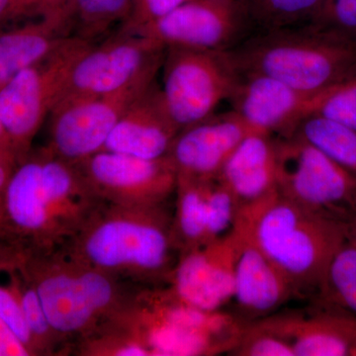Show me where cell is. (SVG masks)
Masks as SVG:
<instances>
[{"mask_svg": "<svg viewBox=\"0 0 356 356\" xmlns=\"http://www.w3.org/2000/svg\"><path fill=\"white\" fill-rule=\"evenodd\" d=\"M76 165L103 202L161 205L168 202L177 188V172L168 156L149 159L100 151Z\"/></svg>", "mask_w": 356, "mask_h": 356, "instance_id": "cell-12", "label": "cell"}, {"mask_svg": "<svg viewBox=\"0 0 356 356\" xmlns=\"http://www.w3.org/2000/svg\"><path fill=\"white\" fill-rule=\"evenodd\" d=\"M317 294L329 311L356 318V245L350 241L332 257Z\"/></svg>", "mask_w": 356, "mask_h": 356, "instance_id": "cell-24", "label": "cell"}, {"mask_svg": "<svg viewBox=\"0 0 356 356\" xmlns=\"http://www.w3.org/2000/svg\"><path fill=\"white\" fill-rule=\"evenodd\" d=\"M161 67V92L179 131L213 115L238 76L228 51L168 47Z\"/></svg>", "mask_w": 356, "mask_h": 356, "instance_id": "cell-9", "label": "cell"}, {"mask_svg": "<svg viewBox=\"0 0 356 356\" xmlns=\"http://www.w3.org/2000/svg\"><path fill=\"white\" fill-rule=\"evenodd\" d=\"M0 356H31L13 332L0 320Z\"/></svg>", "mask_w": 356, "mask_h": 356, "instance_id": "cell-35", "label": "cell"}, {"mask_svg": "<svg viewBox=\"0 0 356 356\" xmlns=\"http://www.w3.org/2000/svg\"><path fill=\"white\" fill-rule=\"evenodd\" d=\"M240 243L233 228L221 238L179 254L168 286L192 306L222 310L233 300Z\"/></svg>", "mask_w": 356, "mask_h": 356, "instance_id": "cell-14", "label": "cell"}, {"mask_svg": "<svg viewBox=\"0 0 356 356\" xmlns=\"http://www.w3.org/2000/svg\"><path fill=\"white\" fill-rule=\"evenodd\" d=\"M72 0H10L1 23L23 18H44L67 10Z\"/></svg>", "mask_w": 356, "mask_h": 356, "instance_id": "cell-32", "label": "cell"}, {"mask_svg": "<svg viewBox=\"0 0 356 356\" xmlns=\"http://www.w3.org/2000/svg\"><path fill=\"white\" fill-rule=\"evenodd\" d=\"M348 240L356 245V211L348 222Z\"/></svg>", "mask_w": 356, "mask_h": 356, "instance_id": "cell-37", "label": "cell"}, {"mask_svg": "<svg viewBox=\"0 0 356 356\" xmlns=\"http://www.w3.org/2000/svg\"><path fill=\"white\" fill-rule=\"evenodd\" d=\"M161 86L154 81L132 103L116 124L102 151L142 159L166 156L177 134Z\"/></svg>", "mask_w": 356, "mask_h": 356, "instance_id": "cell-17", "label": "cell"}, {"mask_svg": "<svg viewBox=\"0 0 356 356\" xmlns=\"http://www.w3.org/2000/svg\"><path fill=\"white\" fill-rule=\"evenodd\" d=\"M72 36L70 6L0 33V89L27 67L48 56Z\"/></svg>", "mask_w": 356, "mask_h": 356, "instance_id": "cell-21", "label": "cell"}, {"mask_svg": "<svg viewBox=\"0 0 356 356\" xmlns=\"http://www.w3.org/2000/svg\"><path fill=\"white\" fill-rule=\"evenodd\" d=\"M133 0H72V35L95 43L130 16Z\"/></svg>", "mask_w": 356, "mask_h": 356, "instance_id": "cell-25", "label": "cell"}, {"mask_svg": "<svg viewBox=\"0 0 356 356\" xmlns=\"http://www.w3.org/2000/svg\"><path fill=\"white\" fill-rule=\"evenodd\" d=\"M228 53L238 74L273 77L310 95L356 67V41L309 25L259 30Z\"/></svg>", "mask_w": 356, "mask_h": 356, "instance_id": "cell-6", "label": "cell"}, {"mask_svg": "<svg viewBox=\"0 0 356 356\" xmlns=\"http://www.w3.org/2000/svg\"><path fill=\"white\" fill-rule=\"evenodd\" d=\"M248 23L241 0H189L134 32L165 48L229 51L238 43Z\"/></svg>", "mask_w": 356, "mask_h": 356, "instance_id": "cell-13", "label": "cell"}, {"mask_svg": "<svg viewBox=\"0 0 356 356\" xmlns=\"http://www.w3.org/2000/svg\"><path fill=\"white\" fill-rule=\"evenodd\" d=\"M314 96L273 77L238 74L228 100L254 130L286 138L312 114Z\"/></svg>", "mask_w": 356, "mask_h": 356, "instance_id": "cell-15", "label": "cell"}, {"mask_svg": "<svg viewBox=\"0 0 356 356\" xmlns=\"http://www.w3.org/2000/svg\"><path fill=\"white\" fill-rule=\"evenodd\" d=\"M355 356H356V350H355Z\"/></svg>", "mask_w": 356, "mask_h": 356, "instance_id": "cell-39", "label": "cell"}, {"mask_svg": "<svg viewBox=\"0 0 356 356\" xmlns=\"http://www.w3.org/2000/svg\"><path fill=\"white\" fill-rule=\"evenodd\" d=\"M208 182L177 177L172 233L178 254L210 243L206 212Z\"/></svg>", "mask_w": 356, "mask_h": 356, "instance_id": "cell-22", "label": "cell"}, {"mask_svg": "<svg viewBox=\"0 0 356 356\" xmlns=\"http://www.w3.org/2000/svg\"><path fill=\"white\" fill-rule=\"evenodd\" d=\"M238 356H295L289 343L267 329L259 321L247 323L235 348L229 353Z\"/></svg>", "mask_w": 356, "mask_h": 356, "instance_id": "cell-30", "label": "cell"}, {"mask_svg": "<svg viewBox=\"0 0 356 356\" xmlns=\"http://www.w3.org/2000/svg\"><path fill=\"white\" fill-rule=\"evenodd\" d=\"M172 214L165 204L99 203L65 250L77 259L137 287L168 285L177 264Z\"/></svg>", "mask_w": 356, "mask_h": 356, "instance_id": "cell-2", "label": "cell"}, {"mask_svg": "<svg viewBox=\"0 0 356 356\" xmlns=\"http://www.w3.org/2000/svg\"><path fill=\"white\" fill-rule=\"evenodd\" d=\"M289 343L295 356H355L356 318L323 313H276L257 320Z\"/></svg>", "mask_w": 356, "mask_h": 356, "instance_id": "cell-19", "label": "cell"}, {"mask_svg": "<svg viewBox=\"0 0 356 356\" xmlns=\"http://www.w3.org/2000/svg\"><path fill=\"white\" fill-rule=\"evenodd\" d=\"M95 44L72 35L0 89V121L18 163L31 153L33 140L64 96L74 65Z\"/></svg>", "mask_w": 356, "mask_h": 356, "instance_id": "cell-7", "label": "cell"}, {"mask_svg": "<svg viewBox=\"0 0 356 356\" xmlns=\"http://www.w3.org/2000/svg\"><path fill=\"white\" fill-rule=\"evenodd\" d=\"M100 202L79 166L47 147L31 152L7 184L6 243L33 252L65 247Z\"/></svg>", "mask_w": 356, "mask_h": 356, "instance_id": "cell-1", "label": "cell"}, {"mask_svg": "<svg viewBox=\"0 0 356 356\" xmlns=\"http://www.w3.org/2000/svg\"><path fill=\"white\" fill-rule=\"evenodd\" d=\"M217 179L235 198L238 211L273 195L276 189L275 137L254 131L236 147Z\"/></svg>", "mask_w": 356, "mask_h": 356, "instance_id": "cell-20", "label": "cell"}, {"mask_svg": "<svg viewBox=\"0 0 356 356\" xmlns=\"http://www.w3.org/2000/svg\"><path fill=\"white\" fill-rule=\"evenodd\" d=\"M72 351L81 356H149L139 341L111 320L76 341Z\"/></svg>", "mask_w": 356, "mask_h": 356, "instance_id": "cell-28", "label": "cell"}, {"mask_svg": "<svg viewBox=\"0 0 356 356\" xmlns=\"http://www.w3.org/2000/svg\"><path fill=\"white\" fill-rule=\"evenodd\" d=\"M293 135L310 143L356 177L355 129L318 115H311L300 123Z\"/></svg>", "mask_w": 356, "mask_h": 356, "instance_id": "cell-23", "label": "cell"}, {"mask_svg": "<svg viewBox=\"0 0 356 356\" xmlns=\"http://www.w3.org/2000/svg\"><path fill=\"white\" fill-rule=\"evenodd\" d=\"M245 232L289 281L295 295L317 293L327 267L348 240V224L273 195L238 211Z\"/></svg>", "mask_w": 356, "mask_h": 356, "instance_id": "cell-3", "label": "cell"}, {"mask_svg": "<svg viewBox=\"0 0 356 356\" xmlns=\"http://www.w3.org/2000/svg\"><path fill=\"white\" fill-rule=\"evenodd\" d=\"M241 243L236 264L235 301L240 316L250 322L273 315L296 296L289 281L238 227Z\"/></svg>", "mask_w": 356, "mask_h": 356, "instance_id": "cell-18", "label": "cell"}, {"mask_svg": "<svg viewBox=\"0 0 356 356\" xmlns=\"http://www.w3.org/2000/svg\"><path fill=\"white\" fill-rule=\"evenodd\" d=\"M17 163V159L13 154L0 151V242H7L4 197H6L7 184Z\"/></svg>", "mask_w": 356, "mask_h": 356, "instance_id": "cell-34", "label": "cell"}, {"mask_svg": "<svg viewBox=\"0 0 356 356\" xmlns=\"http://www.w3.org/2000/svg\"><path fill=\"white\" fill-rule=\"evenodd\" d=\"M250 23L259 30L305 25L322 0H241Z\"/></svg>", "mask_w": 356, "mask_h": 356, "instance_id": "cell-26", "label": "cell"}, {"mask_svg": "<svg viewBox=\"0 0 356 356\" xmlns=\"http://www.w3.org/2000/svg\"><path fill=\"white\" fill-rule=\"evenodd\" d=\"M0 151L6 152V153L13 154L16 158L13 143H11L9 136L7 135L6 129H4L3 125H2L1 121H0ZM16 159H17V158H16Z\"/></svg>", "mask_w": 356, "mask_h": 356, "instance_id": "cell-36", "label": "cell"}, {"mask_svg": "<svg viewBox=\"0 0 356 356\" xmlns=\"http://www.w3.org/2000/svg\"><path fill=\"white\" fill-rule=\"evenodd\" d=\"M311 115L324 117L356 130V67L316 93Z\"/></svg>", "mask_w": 356, "mask_h": 356, "instance_id": "cell-27", "label": "cell"}, {"mask_svg": "<svg viewBox=\"0 0 356 356\" xmlns=\"http://www.w3.org/2000/svg\"><path fill=\"white\" fill-rule=\"evenodd\" d=\"M187 1L189 0H133L130 16L121 27L130 31H137Z\"/></svg>", "mask_w": 356, "mask_h": 356, "instance_id": "cell-33", "label": "cell"}, {"mask_svg": "<svg viewBox=\"0 0 356 356\" xmlns=\"http://www.w3.org/2000/svg\"><path fill=\"white\" fill-rule=\"evenodd\" d=\"M165 53V47L156 40L120 27L79 58L58 103L114 92L158 74Z\"/></svg>", "mask_w": 356, "mask_h": 356, "instance_id": "cell-10", "label": "cell"}, {"mask_svg": "<svg viewBox=\"0 0 356 356\" xmlns=\"http://www.w3.org/2000/svg\"><path fill=\"white\" fill-rule=\"evenodd\" d=\"M149 356H213L235 348L245 323L232 314L186 303L168 285L134 288L109 318Z\"/></svg>", "mask_w": 356, "mask_h": 356, "instance_id": "cell-4", "label": "cell"}, {"mask_svg": "<svg viewBox=\"0 0 356 356\" xmlns=\"http://www.w3.org/2000/svg\"><path fill=\"white\" fill-rule=\"evenodd\" d=\"M19 248L49 324L65 346L111 318L135 288L79 261L65 248L46 252Z\"/></svg>", "mask_w": 356, "mask_h": 356, "instance_id": "cell-5", "label": "cell"}, {"mask_svg": "<svg viewBox=\"0 0 356 356\" xmlns=\"http://www.w3.org/2000/svg\"><path fill=\"white\" fill-rule=\"evenodd\" d=\"M9 1H10V0H0V23H1L2 18H3L7 7H8Z\"/></svg>", "mask_w": 356, "mask_h": 356, "instance_id": "cell-38", "label": "cell"}, {"mask_svg": "<svg viewBox=\"0 0 356 356\" xmlns=\"http://www.w3.org/2000/svg\"><path fill=\"white\" fill-rule=\"evenodd\" d=\"M156 77L149 74L114 92L58 103L50 114L47 147L74 165L102 151L121 117Z\"/></svg>", "mask_w": 356, "mask_h": 356, "instance_id": "cell-11", "label": "cell"}, {"mask_svg": "<svg viewBox=\"0 0 356 356\" xmlns=\"http://www.w3.org/2000/svg\"><path fill=\"white\" fill-rule=\"evenodd\" d=\"M305 25L356 41V0H322Z\"/></svg>", "mask_w": 356, "mask_h": 356, "instance_id": "cell-31", "label": "cell"}, {"mask_svg": "<svg viewBox=\"0 0 356 356\" xmlns=\"http://www.w3.org/2000/svg\"><path fill=\"white\" fill-rule=\"evenodd\" d=\"M254 128L233 110L211 115L205 120L179 131L168 156L177 177L210 181Z\"/></svg>", "mask_w": 356, "mask_h": 356, "instance_id": "cell-16", "label": "cell"}, {"mask_svg": "<svg viewBox=\"0 0 356 356\" xmlns=\"http://www.w3.org/2000/svg\"><path fill=\"white\" fill-rule=\"evenodd\" d=\"M206 212L209 242L221 238L233 229L238 206L231 192L218 179L208 182Z\"/></svg>", "mask_w": 356, "mask_h": 356, "instance_id": "cell-29", "label": "cell"}, {"mask_svg": "<svg viewBox=\"0 0 356 356\" xmlns=\"http://www.w3.org/2000/svg\"><path fill=\"white\" fill-rule=\"evenodd\" d=\"M276 189L307 209L350 221L356 177L298 136L275 137Z\"/></svg>", "mask_w": 356, "mask_h": 356, "instance_id": "cell-8", "label": "cell"}]
</instances>
